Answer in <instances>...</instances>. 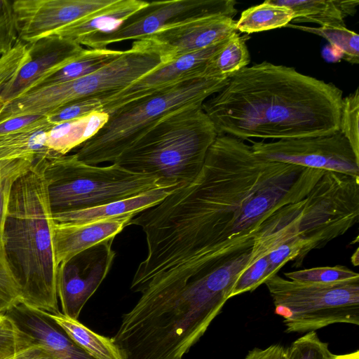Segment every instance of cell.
Wrapping results in <instances>:
<instances>
[{
	"mask_svg": "<svg viewBox=\"0 0 359 359\" xmlns=\"http://www.w3.org/2000/svg\"><path fill=\"white\" fill-rule=\"evenodd\" d=\"M318 178L312 169L268 161L244 140L218 135L192 182L130 221L146 236L145 269L156 278L189 277L251 248L262 224L304 199Z\"/></svg>",
	"mask_w": 359,
	"mask_h": 359,
	"instance_id": "1",
	"label": "cell"
},
{
	"mask_svg": "<svg viewBox=\"0 0 359 359\" xmlns=\"http://www.w3.org/2000/svg\"><path fill=\"white\" fill-rule=\"evenodd\" d=\"M343 97L332 83L264 61L229 77L202 109L218 135L278 140L339 130Z\"/></svg>",
	"mask_w": 359,
	"mask_h": 359,
	"instance_id": "2",
	"label": "cell"
},
{
	"mask_svg": "<svg viewBox=\"0 0 359 359\" xmlns=\"http://www.w3.org/2000/svg\"><path fill=\"white\" fill-rule=\"evenodd\" d=\"M54 224L39 160L12 184L3 246L21 290V302L50 313L60 311Z\"/></svg>",
	"mask_w": 359,
	"mask_h": 359,
	"instance_id": "3",
	"label": "cell"
},
{
	"mask_svg": "<svg viewBox=\"0 0 359 359\" xmlns=\"http://www.w3.org/2000/svg\"><path fill=\"white\" fill-rule=\"evenodd\" d=\"M202 104H191L164 116L112 163L156 177L167 187L190 183L200 173L218 135Z\"/></svg>",
	"mask_w": 359,
	"mask_h": 359,
	"instance_id": "4",
	"label": "cell"
},
{
	"mask_svg": "<svg viewBox=\"0 0 359 359\" xmlns=\"http://www.w3.org/2000/svg\"><path fill=\"white\" fill-rule=\"evenodd\" d=\"M359 220V178L324 171L307 196L285 205L269 219L270 241L292 240L305 244V257L344 235Z\"/></svg>",
	"mask_w": 359,
	"mask_h": 359,
	"instance_id": "5",
	"label": "cell"
},
{
	"mask_svg": "<svg viewBox=\"0 0 359 359\" xmlns=\"http://www.w3.org/2000/svg\"><path fill=\"white\" fill-rule=\"evenodd\" d=\"M228 79L194 78L128 102L108 114L104 125L74 154L89 165L113 163L162 118L180 108L203 104L219 92Z\"/></svg>",
	"mask_w": 359,
	"mask_h": 359,
	"instance_id": "6",
	"label": "cell"
},
{
	"mask_svg": "<svg viewBox=\"0 0 359 359\" xmlns=\"http://www.w3.org/2000/svg\"><path fill=\"white\" fill-rule=\"evenodd\" d=\"M40 161L53 214L95 208L167 187L152 175L133 172L115 163L89 165L74 154Z\"/></svg>",
	"mask_w": 359,
	"mask_h": 359,
	"instance_id": "7",
	"label": "cell"
},
{
	"mask_svg": "<svg viewBox=\"0 0 359 359\" xmlns=\"http://www.w3.org/2000/svg\"><path fill=\"white\" fill-rule=\"evenodd\" d=\"M166 64L155 43L144 39L100 70L84 77L30 90L3 104L4 119L23 114L47 115L68 103L92 97L114 94Z\"/></svg>",
	"mask_w": 359,
	"mask_h": 359,
	"instance_id": "8",
	"label": "cell"
},
{
	"mask_svg": "<svg viewBox=\"0 0 359 359\" xmlns=\"http://www.w3.org/2000/svg\"><path fill=\"white\" fill-rule=\"evenodd\" d=\"M264 284L287 333H306L335 323L359 325V281L307 283L275 274Z\"/></svg>",
	"mask_w": 359,
	"mask_h": 359,
	"instance_id": "9",
	"label": "cell"
},
{
	"mask_svg": "<svg viewBox=\"0 0 359 359\" xmlns=\"http://www.w3.org/2000/svg\"><path fill=\"white\" fill-rule=\"evenodd\" d=\"M234 0H168L148 2L114 29L79 38L76 42L92 49L107 48L123 41H138L160 29L189 19L212 15L233 18Z\"/></svg>",
	"mask_w": 359,
	"mask_h": 359,
	"instance_id": "10",
	"label": "cell"
},
{
	"mask_svg": "<svg viewBox=\"0 0 359 359\" xmlns=\"http://www.w3.org/2000/svg\"><path fill=\"white\" fill-rule=\"evenodd\" d=\"M252 149L270 161L333 171L359 178V158L339 131L269 142L252 141Z\"/></svg>",
	"mask_w": 359,
	"mask_h": 359,
	"instance_id": "11",
	"label": "cell"
},
{
	"mask_svg": "<svg viewBox=\"0 0 359 359\" xmlns=\"http://www.w3.org/2000/svg\"><path fill=\"white\" fill-rule=\"evenodd\" d=\"M114 239L104 240L58 266L57 292L64 315L78 320L83 306L108 274L115 257Z\"/></svg>",
	"mask_w": 359,
	"mask_h": 359,
	"instance_id": "12",
	"label": "cell"
},
{
	"mask_svg": "<svg viewBox=\"0 0 359 359\" xmlns=\"http://www.w3.org/2000/svg\"><path fill=\"white\" fill-rule=\"evenodd\" d=\"M229 36L208 48L162 65L114 94L100 97L102 102L101 111L109 114L128 102L185 80L203 76L215 77L210 65L225 46Z\"/></svg>",
	"mask_w": 359,
	"mask_h": 359,
	"instance_id": "13",
	"label": "cell"
},
{
	"mask_svg": "<svg viewBox=\"0 0 359 359\" xmlns=\"http://www.w3.org/2000/svg\"><path fill=\"white\" fill-rule=\"evenodd\" d=\"M114 0H16L13 9L19 40L31 44Z\"/></svg>",
	"mask_w": 359,
	"mask_h": 359,
	"instance_id": "14",
	"label": "cell"
},
{
	"mask_svg": "<svg viewBox=\"0 0 359 359\" xmlns=\"http://www.w3.org/2000/svg\"><path fill=\"white\" fill-rule=\"evenodd\" d=\"M238 32L233 18L212 15L168 25L145 37L161 50L165 63L215 45Z\"/></svg>",
	"mask_w": 359,
	"mask_h": 359,
	"instance_id": "15",
	"label": "cell"
},
{
	"mask_svg": "<svg viewBox=\"0 0 359 359\" xmlns=\"http://www.w3.org/2000/svg\"><path fill=\"white\" fill-rule=\"evenodd\" d=\"M29 46L30 58L0 92V104L26 93L41 78L62 68L86 50L74 41L55 36L40 39Z\"/></svg>",
	"mask_w": 359,
	"mask_h": 359,
	"instance_id": "16",
	"label": "cell"
},
{
	"mask_svg": "<svg viewBox=\"0 0 359 359\" xmlns=\"http://www.w3.org/2000/svg\"><path fill=\"white\" fill-rule=\"evenodd\" d=\"M5 313L57 359H95L79 346L46 312L19 302Z\"/></svg>",
	"mask_w": 359,
	"mask_h": 359,
	"instance_id": "17",
	"label": "cell"
},
{
	"mask_svg": "<svg viewBox=\"0 0 359 359\" xmlns=\"http://www.w3.org/2000/svg\"><path fill=\"white\" fill-rule=\"evenodd\" d=\"M133 217L123 216L77 224L55 223L53 241L57 266L104 240L114 238Z\"/></svg>",
	"mask_w": 359,
	"mask_h": 359,
	"instance_id": "18",
	"label": "cell"
},
{
	"mask_svg": "<svg viewBox=\"0 0 359 359\" xmlns=\"http://www.w3.org/2000/svg\"><path fill=\"white\" fill-rule=\"evenodd\" d=\"M182 185L184 184L154 189L126 199L95 208L53 214V220L55 224H77L118 217L135 216L159 203Z\"/></svg>",
	"mask_w": 359,
	"mask_h": 359,
	"instance_id": "19",
	"label": "cell"
},
{
	"mask_svg": "<svg viewBox=\"0 0 359 359\" xmlns=\"http://www.w3.org/2000/svg\"><path fill=\"white\" fill-rule=\"evenodd\" d=\"M148 2L140 0H114L75 22L67 25L50 36L76 41L96 32H109L127 20Z\"/></svg>",
	"mask_w": 359,
	"mask_h": 359,
	"instance_id": "20",
	"label": "cell"
},
{
	"mask_svg": "<svg viewBox=\"0 0 359 359\" xmlns=\"http://www.w3.org/2000/svg\"><path fill=\"white\" fill-rule=\"evenodd\" d=\"M289 7L294 13V22H312L320 27L345 26L344 19L353 15L359 1L357 0H271Z\"/></svg>",
	"mask_w": 359,
	"mask_h": 359,
	"instance_id": "21",
	"label": "cell"
},
{
	"mask_svg": "<svg viewBox=\"0 0 359 359\" xmlns=\"http://www.w3.org/2000/svg\"><path fill=\"white\" fill-rule=\"evenodd\" d=\"M108 118L107 113L95 111L79 119L55 124L47 133L46 145L54 156L67 155L93 137Z\"/></svg>",
	"mask_w": 359,
	"mask_h": 359,
	"instance_id": "22",
	"label": "cell"
},
{
	"mask_svg": "<svg viewBox=\"0 0 359 359\" xmlns=\"http://www.w3.org/2000/svg\"><path fill=\"white\" fill-rule=\"evenodd\" d=\"M123 52L108 48L86 49L81 55L62 68L41 78L30 90L69 82L88 76L107 65Z\"/></svg>",
	"mask_w": 359,
	"mask_h": 359,
	"instance_id": "23",
	"label": "cell"
},
{
	"mask_svg": "<svg viewBox=\"0 0 359 359\" xmlns=\"http://www.w3.org/2000/svg\"><path fill=\"white\" fill-rule=\"evenodd\" d=\"M46 313L72 340L94 358L124 359L112 338L94 332L78 320L71 318L60 311Z\"/></svg>",
	"mask_w": 359,
	"mask_h": 359,
	"instance_id": "24",
	"label": "cell"
},
{
	"mask_svg": "<svg viewBox=\"0 0 359 359\" xmlns=\"http://www.w3.org/2000/svg\"><path fill=\"white\" fill-rule=\"evenodd\" d=\"M52 127L0 135V161L19 158L34 163L54 156L46 145L47 133Z\"/></svg>",
	"mask_w": 359,
	"mask_h": 359,
	"instance_id": "25",
	"label": "cell"
},
{
	"mask_svg": "<svg viewBox=\"0 0 359 359\" xmlns=\"http://www.w3.org/2000/svg\"><path fill=\"white\" fill-rule=\"evenodd\" d=\"M293 18L289 7L267 0L243 11L236 21V29L249 34L286 27Z\"/></svg>",
	"mask_w": 359,
	"mask_h": 359,
	"instance_id": "26",
	"label": "cell"
},
{
	"mask_svg": "<svg viewBox=\"0 0 359 359\" xmlns=\"http://www.w3.org/2000/svg\"><path fill=\"white\" fill-rule=\"evenodd\" d=\"M248 34L240 36L238 32L232 34L225 46L215 55L210 65L212 74L217 78L229 79L250 62L246 45Z\"/></svg>",
	"mask_w": 359,
	"mask_h": 359,
	"instance_id": "27",
	"label": "cell"
},
{
	"mask_svg": "<svg viewBox=\"0 0 359 359\" xmlns=\"http://www.w3.org/2000/svg\"><path fill=\"white\" fill-rule=\"evenodd\" d=\"M286 27L320 36L339 50L343 59L351 64L359 62L358 34L345 26L307 27L288 24Z\"/></svg>",
	"mask_w": 359,
	"mask_h": 359,
	"instance_id": "28",
	"label": "cell"
},
{
	"mask_svg": "<svg viewBox=\"0 0 359 359\" xmlns=\"http://www.w3.org/2000/svg\"><path fill=\"white\" fill-rule=\"evenodd\" d=\"M291 280L307 283L330 284L359 281V274L342 265L319 266L284 273Z\"/></svg>",
	"mask_w": 359,
	"mask_h": 359,
	"instance_id": "29",
	"label": "cell"
},
{
	"mask_svg": "<svg viewBox=\"0 0 359 359\" xmlns=\"http://www.w3.org/2000/svg\"><path fill=\"white\" fill-rule=\"evenodd\" d=\"M34 344L9 316L0 313V359H10Z\"/></svg>",
	"mask_w": 359,
	"mask_h": 359,
	"instance_id": "30",
	"label": "cell"
},
{
	"mask_svg": "<svg viewBox=\"0 0 359 359\" xmlns=\"http://www.w3.org/2000/svg\"><path fill=\"white\" fill-rule=\"evenodd\" d=\"M359 90L343 97L339 131L348 141L355 155L359 158Z\"/></svg>",
	"mask_w": 359,
	"mask_h": 359,
	"instance_id": "31",
	"label": "cell"
},
{
	"mask_svg": "<svg viewBox=\"0 0 359 359\" xmlns=\"http://www.w3.org/2000/svg\"><path fill=\"white\" fill-rule=\"evenodd\" d=\"M334 355L316 331L306 332L287 348V359H332Z\"/></svg>",
	"mask_w": 359,
	"mask_h": 359,
	"instance_id": "32",
	"label": "cell"
},
{
	"mask_svg": "<svg viewBox=\"0 0 359 359\" xmlns=\"http://www.w3.org/2000/svg\"><path fill=\"white\" fill-rule=\"evenodd\" d=\"M100 97H92L68 103L47 114L48 121L53 125L83 118L91 113L101 111Z\"/></svg>",
	"mask_w": 359,
	"mask_h": 359,
	"instance_id": "33",
	"label": "cell"
},
{
	"mask_svg": "<svg viewBox=\"0 0 359 359\" xmlns=\"http://www.w3.org/2000/svg\"><path fill=\"white\" fill-rule=\"evenodd\" d=\"M21 302L20 286L10 268L4 246H0V313Z\"/></svg>",
	"mask_w": 359,
	"mask_h": 359,
	"instance_id": "34",
	"label": "cell"
},
{
	"mask_svg": "<svg viewBox=\"0 0 359 359\" xmlns=\"http://www.w3.org/2000/svg\"><path fill=\"white\" fill-rule=\"evenodd\" d=\"M269 269L266 255L246 267L237 278L229 297L255 290L269 278Z\"/></svg>",
	"mask_w": 359,
	"mask_h": 359,
	"instance_id": "35",
	"label": "cell"
},
{
	"mask_svg": "<svg viewBox=\"0 0 359 359\" xmlns=\"http://www.w3.org/2000/svg\"><path fill=\"white\" fill-rule=\"evenodd\" d=\"M30 58L29 44L21 41L0 56V92L16 76Z\"/></svg>",
	"mask_w": 359,
	"mask_h": 359,
	"instance_id": "36",
	"label": "cell"
},
{
	"mask_svg": "<svg viewBox=\"0 0 359 359\" xmlns=\"http://www.w3.org/2000/svg\"><path fill=\"white\" fill-rule=\"evenodd\" d=\"M18 41L13 1L0 0V56L9 51Z\"/></svg>",
	"mask_w": 359,
	"mask_h": 359,
	"instance_id": "37",
	"label": "cell"
},
{
	"mask_svg": "<svg viewBox=\"0 0 359 359\" xmlns=\"http://www.w3.org/2000/svg\"><path fill=\"white\" fill-rule=\"evenodd\" d=\"M47 115L32 114L15 116L0 122V135L50 128Z\"/></svg>",
	"mask_w": 359,
	"mask_h": 359,
	"instance_id": "38",
	"label": "cell"
},
{
	"mask_svg": "<svg viewBox=\"0 0 359 359\" xmlns=\"http://www.w3.org/2000/svg\"><path fill=\"white\" fill-rule=\"evenodd\" d=\"M34 162L25 159L0 161V180L15 177L28 170Z\"/></svg>",
	"mask_w": 359,
	"mask_h": 359,
	"instance_id": "39",
	"label": "cell"
},
{
	"mask_svg": "<svg viewBox=\"0 0 359 359\" xmlns=\"http://www.w3.org/2000/svg\"><path fill=\"white\" fill-rule=\"evenodd\" d=\"M0 180V246L3 245L4 225L12 184L16 177Z\"/></svg>",
	"mask_w": 359,
	"mask_h": 359,
	"instance_id": "40",
	"label": "cell"
},
{
	"mask_svg": "<svg viewBox=\"0 0 359 359\" xmlns=\"http://www.w3.org/2000/svg\"><path fill=\"white\" fill-rule=\"evenodd\" d=\"M244 359H287V348L279 344L266 348H255L248 353Z\"/></svg>",
	"mask_w": 359,
	"mask_h": 359,
	"instance_id": "41",
	"label": "cell"
},
{
	"mask_svg": "<svg viewBox=\"0 0 359 359\" xmlns=\"http://www.w3.org/2000/svg\"><path fill=\"white\" fill-rule=\"evenodd\" d=\"M43 346L39 344H34L23 350L10 359H32L41 350Z\"/></svg>",
	"mask_w": 359,
	"mask_h": 359,
	"instance_id": "42",
	"label": "cell"
},
{
	"mask_svg": "<svg viewBox=\"0 0 359 359\" xmlns=\"http://www.w3.org/2000/svg\"><path fill=\"white\" fill-rule=\"evenodd\" d=\"M32 359H57L53 354H51L48 350L43 348L39 352V353L34 356Z\"/></svg>",
	"mask_w": 359,
	"mask_h": 359,
	"instance_id": "43",
	"label": "cell"
},
{
	"mask_svg": "<svg viewBox=\"0 0 359 359\" xmlns=\"http://www.w3.org/2000/svg\"><path fill=\"white\" fill-rule=\"evenodd\" d=\"M332 359H359V351L356 350L354 352L341 355H334Z\"/></svg>",
	"mask_w": 359,
	"mask_h": 359,
	"instance_id": "44",
	"label": "cell"
},
{
	"mask_svg": "<svg viewBox=\"0 0 359 359\" xmlns=\"http://www.w3.org/2000/svg\"><path fill=\"white\" fill-rule=\"evenodd\" d=\"M351 262L354 266H358L359 264V254L358 248L356 249L355 252L353 254L351 258Z\"/></svg>",
	"mask_w": 359,
	"mask_h": 359,
	"instance_id": "45",
	"label": "cell"
}]
</instances>
